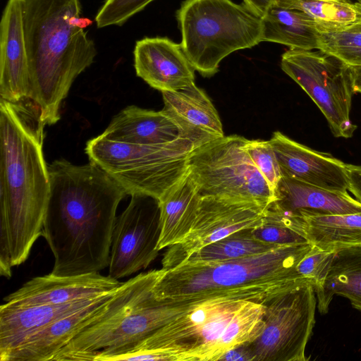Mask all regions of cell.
Masks as SVG:
<instances>
[{
  "instance_id": "cell-1",
  "label": "cell",
  "mask_w": 361,
  "mask_h": 361,
  "mask_svg": "<svg viewBox=\"0 0 361 361\" xmlns=\"http://www.w3.org/2000/svg\"><path fill=\"white\" fill-rule=\"evenodd\" d=\"M50 194L42 236L54 257L51 274L75 276L109 267L116 210L124 189L90 161L48 166Z\"/></svg>"
},
{
  "instance_id": "cell-2",
  "label": "cell",
  "mask_w": 361,
  "mask_h": 361,
  "mask_svg": "<svg viewBox=\"0 0 361 361\" xmlns=\"http://www.w3.org/2000/svg\"><path fill=\"white\" fill-rule=\"evenodd\" d=\"M25 103L0 101V273L7 279L42 236L50 194L45 125Z\"/></svg>"
},
{
  "instance_id": "cell-3",
  "label": "cell",
  "mask_w": 361,
  "mask_h": 361,
  "mask_svg": "<svg viewBox=\"0 0 361 361\" xmlns=\"http://www.w3.org/2000/svg\"><path fill=\"white\" fill-rule=\"evenodd\" d=\"M80 0H23L30 101L42 123H56L75 79L94 60L97 50L84 28Z\"/></svg>"
},
{
  "instance_id": "cell-4",
  "label": "cell",
  "mask_w": 361,
  "mask_h": 361,
  "mask_svg": "<svg viewBox=\"0 0 361 361\" xmlns=\"http://www.w3.org/2000/svg\"><path fill=\"white\" fill-rule=\"evenodd\" d=\"M313 245H282L269 252L217 262H184L164 269L153 293L166 304L192 305L233 299L266 305L278 295L311 283L296 267Z\"/></svg>"
},
{
  "instance_id": "cell-5",
  "label": "cell",
  "mask_w": 361,
  "mask_h": 361,
  "mask_svg": "<svg viewBox=\"0 0 361 361\" xmlns=\"http://www.w3.org/2000/svg\"><path fill=\"white\" fill-rule=\"evenodd\" d=\"M263 304L233 299L193 303L185 312L129 346L97 351L94 361H216L230 350L257 338Z\"/></svg>"
},
{
  "instance_id": "cell-6",
  "label": "cell",
  "mask_w": 361,
  "mask_h": 361,
  "mask_svg": "<svg viewBox=\"0 0 361 361\" xmlns=\"http://www.w3.org/2000/svg\"><path fill=\"white\" fill-rule=\"evenodd\" d=\"M163 269L142 272L123 282L102 316L74 336L53 361H87L96 351L110 352L140 341L192 305L157 300L153 288Z\"/></svg>"
},
{
  "instance_id": "cell-7",
  "label": "cell",
  "mask_w": 361,
  "mask_h": 361,
  "mask_svg": "<svg viewBox=\"0 0 361 361\" xmlns=\"http://www.w3.org/2000/svg\"><path fill=\"white\" fill-rule=\"evenodd\" d=\"M180 45L200 74L211 77L231 53L262 42V16L244 3L185 0L177 11Z\"/></svg>"
},
{
  "instance_id": "cell-8",
  "label": "cell",
  "mask_w": 361,
  "mask_h": 361,
  "mask_svg": "<svg viewBox=\"0 0 361 361\" xmlns=\"http://www.w3.org/2000/svg\"><path fill=\"white\" fill-rule=\"evenodd\" d=\"M194 149L182 137L161 145H135L99 135L87 142L85 152L90 161L112 177L127 195L159 200L188 172Z\"/></svg>"
},
{
  "instance_id": "cell-9",
  "label": "cell",
  "mask_w": 361,
  "mask_h": 361,
  "mask_svg": "<svg viewBox=\"0 0 361 361\" xmlns=\"http://www.w3.org/2000/svg\"><path fill=\"white\" fill-rule=\"evenodd\" d=\"M247 141L237 135H224L192 150L189 171L201 196L250 200L266 205L275 200L274 192L249 157Z\"/></svg>"
},
{
  "instance_id": "cell-10",
  "label": "cell",
  "mask_w": 361,
  "mask_h": 361,
  "mask_svg": "<svg viewBox=\"0 0 361 361\" xmlns=\"http://www.w3.org/2000/svg\"><path fill=\"white\" fill-rule=\"evenodd\" d=\"M313 50L289 49L281 56V68L319 107L333 135L350 138L357 128L350 117L354 93L350 66Z\"/></svg>"
},
{
  "instance_id": "cell-11",
  "label": "cell",
  "mask_w": 361,
  "mask_h": 361,
  "mask_svg": "<svg viewBox=\"0 0 361 361\" xmlns=\"http://www.w3.org/2000/svg\"><path fill=\"white\" fill-rule=\"evenodd\" d=\"M316 293L307 282L289 289L265 305L264 327L247 343L251 361H307L305 349L315 324Z\"/></svg>"
},
{
  "instance_id": "cell-12",
  "label": "cell",
  "mask_w": 361,
  "mask_h": 361,
  "mask_svg": "<svg viewBox=\"0 0 361 361\" xmlns=\"http://www.w3.org/2000/svg\"><path fill=\"white\" fill-rule=\"evenodd\" d=\"M269 205L250 200L201 196L192 228L180 243L167 247L161 260L162 268L176 267L194 252L238 231L259 226L264 221Z\"/></svg>"
},
{
  "instance_id": "cell-13",
  "label": "cell",
  "mask_w": 361,
  "mask_h": 361,
  "mask_svg": "<svg viewBox=\"0 0 361 361\" xmlns=\"http://www.w3.org/2000/svg\"><path fill=\"white\" fill-rule=\"evenodd\" d=\"M159 235L158 200L145 195H131L114 224L109 276L118 280L146 269L159 255Z\"/></svg>"
},
{
  "instance_id": "cell-14",
  "label": "cell",
  "mask_w": 361,
  "mask_h": 361,
  "mask_svg": "<svg viewBox=\"0 0 361 361\" xmlns=\"http://www.w3.org/2000/svg\"><path fill=\"white\" fill-rule=\"evenodd\" d=\"M269 142L283 177L331 191L348 190L346 164L329 153L319 152L276 131Z\"/></svg>"
},
{
  "instance_id": "cell-15",
  "label": "cell",
  "mask_w": 361,
  "mask_h": 361,
  "mask_svg": "<svg viewBox=\"0 0 361 361\" xmlns=\"http://www.w3.org/2000/svg\"><path fill=\"white\" fill-rule=\"evenodd\" d=\"M122 283L99 272L75 276L50 273L30 279L4 300L6 305L20 307L61 305L97 298L117 290Z\"/></svg>"
},
{
  "instance_id": "cell-16",
  "label": "cell",
  "mask_w": 361,
  "mask_h": 361,
  "mask_svg": "<svg viewBox=\"0 0 361 361\" xmlns=\"http://www.w3.org/2000/svg\"><path fill=\"white\" fill-rule=\"evenodd\" d=\"M0 96L13 103L30 99L31 82L23 25V0H8L0 25Z\"/></svg>"
},
{
  "instance_id": "cell-17",
  "label": "cell",
  "mask_w": 361,
  "mask_h": 361,
  "mask_svg": "<svg viewBox=\"0 0 361 361\" xmlns=\"http://www.w3.org/2000/svg\"><path fill=\"white\" fill-rule=\"evenodd\" d=\"M133 55L137 75L156 90L174 91L195 83V69L180 44L167 37L137 41Z\"/></svg>"
},
{
  "instance_id": "cell-18",
  "label": "cell",
  "mask_w": 361,
  "mask_h": 361,
  "mask_svg": "<svg viewBox=\"0 0 361 361\" xmlns=\"http://www.w3.org/2000/svg\"><path fill=\"white\" fill-rule=\"evenodd\" d=\"M162 111L173 121L180 137L196 149L224 136L219 114L209 97L195 83L161 92Z\"/></svg>"
},
{
  "instance_id": "cell-19",
  "label": "cell",
  "mask_w": 361,
  "mask_h": 361,
  "mask_svg": "<svg viewBox=\"0 0 361 361\" xmlns=\"http://www.w3.org/2000/svg\"><path fill=\"white\" fill-rule=\"evenodd\" d=\"M116 290L104 295L93 304L43 327L9 352L1 361L52 360L74 336L99 319Z\"/></svg>"
},
{
  "instance_id": "cell-20",
  "label": "cell",
  "mask_w": 361,
  "mask_h": 361,
  "mask_svg": "<svg viewBox=\"0 0 361 361\" xmlns=\"http://www.w3.org/2000/svg\"><path fill=\"white\" fill-rule=\"evenodd\" d=\"M272 221L284 225L302 235L312 245L328 252L361 245V212L321 216H293L274 207Z\"/></svg>"
},
{
  "instance_id": "cell-21",
  "label": "cell",
  "mask_w": 361,
  "mask_h": 361,
  "mask_svg": "<svg viewBox=\"0 0 361 361\" xmlns=\"http://www.w3.org/2000/svg\"><path fill=\"white\" fill-rule=\"evenodd\" d=\"M271 204L293 216H322L361 212V202L348 192L331 191L282 176Z\"/></svg>"
},
{
  "instance_id": "cell-22",
  "label": "cell",
  "mask_w": 361,
  "mask_h": 361,
  "mask_svg": "<svg viewBox=\"0 0 361 361\" xmlns=\"http://www.w3.org/2000/svg\"><path fill=\"white\" fill-rule=\"evenodd\" d=\"M106 294L61 305H1L0 360L43 327L93 304Z\"/></svg>"
},
{
  "instance_id": "cell-23",
  "label": "cell",
  "mask_w": 361,
  "mask_h": 361,
  "mask_svg": "<svg viewBox=\"0 0 361 361\" xmlns=\"http://www.w3.org/2000/svg\"><path fill=\"white\" fill-rule=\"evenodd\" d=\"M102 136L135 145H161L180 137L173 121L161 110L129 106L113 118Z\"/></svg>"
},
{
  "instance_id": "cell-24",
  "label": "cell",
  "mask_w": 361,
  "mask_h": 361,
  "mask_svg": "<svg viewBox=\"0 0 361 361\" xmlns=\"http://www.w3.org/2000/svg\"><path fill=\"white\" fill-rule=\"evenodd\" d=\"M201 195L190 171L159 200L161 250L180 243L190 232L196 219Z\"/></svg>"
},
{
  "instance_id": "cell-25",
  "label": "cell",
  "mask_w": 361,
  "mask_h": 361,
  "mask_svg": "<svg viewBox=\"0 0 361 361\" xmlns=\"http://www.w3.org/2000/svg\"><path fill=\"white\" fill-rule=\"evenodd\" d=\"M262 42L283 44L290 49H319L320 32L304 13L272 4L262 16Z\"/></svg>"
},
{
  "instance_id": "cell-26",
  "label": "cell",
  "mask_w": 361,
  "mask_h": 361,
  "mask_svg": "<svg viewBox=\"0 0 361 361\" xmlns=\"http://www.w3.org/2000/svg\"><path fill=\"white\" fill-rule=\"evenodd\" d=\"M319 312L326 314L333 297L347 298L361 311V245L335 252L322 287L315 291Z\"/></svg>"
},
{
  "instance_id": "cell-27",
  "label": "cell",
  "mask_w": 361,
  "mask_h": 361,
  "mask_svg": "<svg viewBox=\"0 0 361 361\" xmlns=\"http://www.w3.org/2000/svg\"><path fill=\"white\" fill-rule=\"evenodd\" d=\"M273 4L301 11L320 33L342 29L361 20V4L347 0H274Z\"/></svg>"
},
{
  "instance_id": "cell-28",
  "label": "cell",
  "mask_w": 361,
  "mask_h": 361,
  "mask_svg": "<svg viewBox=\"0 0 361 361\" xmlns=\"http://www.w3.org/2000/svg\"><path fill=\"white\" fill-rule=\"evenodd\" d=\"M252 228L238 231L192 253L184 262H217L269 252L280 246L256 239Z\"/></svg>"
},
{
  "instance_id": "cell-29",
  "label": "cell",
  "mask_w": 361,
  "mask_h": 361,
  "mask_svg": "<svg viewBox=\"0 0 361 361\" xmlns=\"http://www.w3.org/2000/svg\"><path fill=\"white\" fill-rule=\"evenodd\" d=\"M319 49L350 66H361V20L336 31L320 33Z\"/></svg>"
},
{
  "instance_id": "cell-30",
  "label": "cell",
  "mask_w": 361,
  "mask_h": 361,
  "mask_svg": "<svg viewBox=\"0 0 361 361\" xmlns=\"http://www.w3.org/2000/svg\"><path fill=\"white\" fill-rule=\"evenodd\" d=\"M246 149L255 166L276 195V190L282 175L269 140H248Z\"/></svg>"
},
{
  "instance_id": "cell-31",
  "label": "cell",
  "mask_w": 361,
  "mask_h": 361,
  "mask_svg": "<svg viewBox=\"0 0 361 361\" xmlns=\"http://www.w3.org/2000/svg\"><path fill=\"white\" fill-rule=\"evenodd\" d=\"M154 0H106L95 17L99 28L121 25Z\"/></svg>"
},
{
  "instance_id": "cell-32",
  "label": "cell",
  "mask_w": 361,
  "mask_h": 361,
  "mask_svg": "<svg viewBox=\"0 0 361 361\" xmlns=\"http://www.w3.org/2000/svg\"><path fill=\"white\" fill-rule=\"evenodd\" d=\"M334 255L335 252L325 251L313 245L297 265V271L308 279L317 291L326 281Z\"/></svg>"
},
{
  "instance_id": "cell-33",
  "label": "cell",
  "mask_w": 361,
  "mask_h": 361,
  "mask_svg": "<svg viewBox=\"0 0 361 361\" xmlns=\"http://www.w3.org/2000/svg\"><path fill=\"white\" fill-rule=\"evenodd\" d=\"M253 236L261 241L282 246L308 243L299 233L280 224L264 221L252 229Z\"/></svg>"
},
{
  "instance_id": "cell-34",
  "label": "cell",
  "mask_w": 361,
  "mask_h": 361,
  "mask_svg": "<svg viewBox=\"0 0 361 361\" xmlns=\"http://www.w3.org/2000/svg\"><path fill=\"white\" fill-rule=\"evenodd\" d=\"M348 190L361 202V166L346 164Z\"/></svg>"
},
{
  "instance_id": "cell-35",
  "label": "cell",
  "mask_w": 361,
  "mask_h": 361,
  "mask_svg": "<svg viewBox=\"0 0 361 361\" xmlns=\"http://www.w3.org/2000/svg\"><path fill=\"white\" fill-rule=\"evenodd\" d=\"M246 344L230 350L221 357V360L251 361V357Z\"/></svg>"
},
{
  "instance_id": "cell-36",
  "label": "cell",
  "mask_w": 361,
  "mask_h": 361,
  "mask_svg": "<svg viewBox=\"0 0 361 361\" xmlns=\"http://www.w3.org/2000/svg\"><path fill=\"white\" fill-rule=\"evenodd\" d=\"M273 2L274 0H243L246 6L260 16H264Z\"/></svg>"
},
{
  "instance_id": "cell-37",
  "label": "cell",
  "mask_w": 361,
  "mask_h": 361,
  "mask_svg": "<svg viewBox=\"0 0 361 361\" xmlns=\"http://www.w3.org/2000/svg\"><path fill=\"white\" fill-rule=\"evenodd\" d=\"M354 92L361 93V66H350Z\"/></svg>"
},
{
  "instance_id": "cell-38",
  "label": "cell",
  "mask_w": 361,
  "mask_h": 361,
  "mask_svg": "<svg viewBox=\"0 0 361 361\" xmlns=\"http://www.w3.org/2000/svg\"><path fill=\"white\" fill-rule=\"evenodd\" d=\"M357 3L361 4V0H356Z\"/></svg>"
},
{
  "instance_id": "cell-39",
  "label": "cell",
  "mask_w": 361,
  "mask_h": 361,
  "mask_svg": "<svg viewBox=\"0 0 361 361\" xmlns=\"http://www.w3.org/2000/svg\"><path fill=\"white\" fill-rule=\"evenodd\" d=\"M347 1H350V0H347Z\"/></svg>"
}]
</instances>
